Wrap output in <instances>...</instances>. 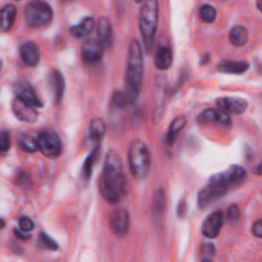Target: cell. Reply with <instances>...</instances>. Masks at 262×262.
<instances>
[{"mask_svg": "<svg viewBox=\"0 0 262 262\" xmlns=\"http://www.w3.org/2000/svg\"><path fill=\"white\" fill-rule=\"evenodd\" d=\"M99 191L109 204H118L127 194V178L119 155L115 151L107 154L104 171L99 182Z\"/></svg>", "mask_w": 262, "mask_h": 262, "instance_id": "cell-1", "label": "cell"}, {"mask_svg": "<svg viewBox=\"0 0 262 262\" xmlns=\"http://www.w3.org/2000/svg\"><path fill=\"white\" fill-rule=\"evenodd\" d=\"M143 79V55L141 43L133 40L128 48L127 73H125V96L128 104L137 101Z\"/></svg>", "mask_w": 262, "mask_h": 262, "instance_id": "cell-2", "label": "cell"}, {"mask_svg": "<svg viewBox=\"0 0 262 262\" xmlns=\"http://www.w3.org/2000/svg\"><path fill=\"white\" fill-rule=\"evenodd\" d=\"M140 32L142 35L143 43L147 49L152 45L159 23V2L158 0H145L138 15Z\"/></svg>", "mask_w": 262, "mask_h": 262, "instance_id": "cell-3", "label": "cell"}, {"mask_svg": "<svg viewBox=\"0 0 262 262\" xmlns=\"http://www.w3.org/2000/svg\"><path fill=\"white\" fill-rule=\"evenodd\" d=\"M128 164L130 173L137 181H143L148 176L151 165V156L147 145L143 141H135L128 150Z\"/></svg>", "mask_w": 262, "mask_h": 262, "instance_id": "cell-4", "label": "cell"}, {"mask_svg": "<svg viewBox=\"0 0 262 262\" xmlns=\"http://www.w3.org/2000/svg\"><path fill=\"white\" fill-rule=\"evenodd\" d=\"M53 9L42 0H32L25 8L26 22L30 27L40 28L50 25L53 20Z\"/></svg>", "mask_w": 262, "mask_h": 262, "instance_id": "cell-5", "label": "cell"}, {"mask_svg": "<svg viewBox=\"0 0 262 262\" xmlns=\"http://www.w3.org/2000/svg\"><path fill=\"white\" fill-rule=\"evenodd\" d=\"M37 148L43 156L49 159H56L61 155V141L53 130H42L37 136Z\"/></svg>", "mask_w": 262, "mask_h": 262, "instance_id": "cell-6", "label": "cell"}, {"mask_svg": "<svg viewBox=\"0 0 262 262\" xmlns=\"http://www.w3.org/2000/svg\"><path fill=\"white\" fill-rule=\"evenodd\" d=\"M246 169L242 168V166H238V165H233L228 169L227 171L224 173H219L216 176L212 177L210 181L212 182H216V183L222 184V186L227 187L228 189L232 188V187L238 186V184L242 183L243 181L246 179Z\"/></svg>", "mask_w": 262, "mask_h": 262, "instance_id": "cell-7", "label": "cell"}, {"mask_svg": "<svg viewBox=\"0 0 262 262\" xmlns=\"http://www.w3.org/2000/svg\"><path fill=\"white\" fill-rule=\"evenodd\" d=\"M229 189L227 187L222 186V184L216 183V182L210 181V183L205 187L204 189H201L199 193V207L200 209H206L210 205L214 204L216 200H219L220 197H223L224 194H227V192Z\"/></svg>", "mask_w": 262, "mask_h": 262, "instance_id": "cell-8", "label": "cell"}, {"mask_svg": "<svg viewBox=\"0 0 262 262\" xmlns=\"http://www.w3.org/2000/svg\"><path fill=\"white\" fill-rule=\"evenodd\" d=\"M109 227L117 237H125L129 232L130 216L125 209H117L109 217Z\"/></svg>", "mask_w": 262, "mask_h": 262, "instance_id": "cell-9", "label": "cell"}, {"mask_svg": "<svg viewBox=\"0 0 262 262\" xmlns=\"http://www.w3.org/2000/svg\"><path fill=\"white\" fill-rule=\"evenodd\" d=\"M104 55V46L99 38H87L82 45V58L87 63H97Z\"/></svg>", "mask_w": 262, "mask_h": 262, "instance_id": "cell-10", "label": "cell"}, {"mask_svg": "<svg viewBox=\"0 0 262 262\" xmlns=\"http://www.w3.org/2000/svg\"><path fill=\"white\" fill-rule=\"evenodd\" d=\"M14 94L17 99H19L20 101L26 102V104L31 105L33 107H41L42 106V102L38 100V97L36 96L35 91L31 87V84H28L27 82H17L14 84Z\"/></svg>", "mask_w": 262, "mask_h": 262, "instance_id": "cell-11", "label": "cell"}, {"mask_svg": "<svg viewBox=\"0 0 262 262\" xmlns=\"http://www.w3.org/2000/svg\"><path fill=\"white\" fill-rule=\"evenodd\" d=\"M12 109L15 117L19 120L26 123H35L38 118V113L36 112V107L20 101L19 99L15 97L12 102Z\"/></svg>", "mask_w": 262, "mask_h": 262, "instance_id": "cell-12", "label": "cell"}, {"mask_svg": "<svg viewBox=\"0 0 262 262\" xmlns=\"http://www.w3.org/2000/svg\"><path fill=\"white\" fill-rule=\"evenodd\" d=\"M224 217H223L222 211H215L205 220L204 227H202V233L207 238H216L219 235L220 230L223 228Z\"/></svg>", "mask_w": 262, "mask_h": 262, "instance_id": "cell-13", "label": "cell"}, {"mask_svg": "<svg viewBox=\"0 0 262 262\" xmlns=\"http://www.w3.org/2000/svg\"><path fill=\"white\" fill-rule=\"evenodd\" d=\"M97 35L104 49L112 48L114 43V31H113L112 22L107 17H101L97 22Z\"/></svg>", "mask_w": 262, "mask_h": 262, "instance_id": "cell-14", "label": "cell"}, {"mask_svg": "<svg viewBox=\"0 0 262 262\" xmlns=\"http://www.w3.org/2000/svg\"><path fill=\"white\" fill-rule=\"evenodd\" d=\"M216 104L219 105L220 109L232 114H242L248 107V102L246 100L237 99V97H222L216 100Z\"/></svg>", "mask_w": 262, "mask_h": 262, "instance_id": "cell-15", "label": "cell"}, {"mask_svg": "<svg viewBox=\"0 0 262 262\" xmlns=\"http://www.w3.org/2000/svg\"><path fill=\"white\" fill-rule=\"evenodd\" d=\"M199 122L200 123H212L216 122L222 125H230L232 124V120H230V115L229 113H227L225 110L219 109H207L205 110L202 114H200L199 117Z\"/></svg>", "mask_w": 262, "mask_h": 262, "instance_id": "cell-16", "label": "cell"}, {"mask_svg": "<svg viewBox=\"0 0 262 262\" xmlns=\"http://www.w3.org/2000/svg\"><path fill=\"white\" fill-rule=\"evenodd\" d=\"M19 55L23 63L28 67L37 66L40 61V51H38L37 45L32 41H27L20 46Z\"/></svg>", "mask_w": 262, "mask_h": 262, "instance_id": "cell-17", "label": "cell"}, {"mask_svg": "<svg viewBox=\"0 0 262 262\" xmlns=\"http://www.w3.org/2000/svg\"><path fill=\"white\" fill-rule=\"evenodd\" d=\"M49 82H50V86L53 89L54 100L58 104V102L61 101L64 91H66V82H64L63 74L59 71H53L50 73V77H49Z\"/></svg>", "mask_w": 262, "mask_h": 262, "instance_id": "cell-18", "label": "cell"}, {"mask_svg": "<svg viewBox=\"0 0 262 262\" xmlns=\"http://www.w3.org/2000/svg\"><path fill=\"white\" fill-rule=\"evenodd\" d=\"M173 64V53L171 49L168 46H160L156 51L155 55V66L160 71H168Z\"/></svg>", "mask_w": 262, "mask_h": 262, "instance_id": "cell-19", "label": "cell"}, {"mask_svg": "<svg viewBox=\"0 0 262 262\" xmlns=\"http://www.w3.org/2000/svg\"><path fill=\"white\" fill-rule=\"evenodd\" d=\"M248 68H250V64L247 61L224 60L222 63H219V66H217V69L222 73L227 74H242L245 72H247Z\"/></svg>", "mask_w": 262, "mask_h": 262, "instance_id": "cell-20", "label": "cell"}, {"mask_svg": "<svg viewBox=\"0 0 262 262\" xmlns=\"http://www.w3.org/2000/svg\"><path fill=\"white\" fill-rule=\"evenodd\" d=\"M17 15V9L14 5H7L0 10V30L9 31Z\"/></svg>", "mask_w": 262, "mask_h": 262, "instance_id": "cell-21", "label": "cell"}, {"mask_svg": "<svg viewBox=\"0 0 262 262\" xmlns=\"http://www.w3.org/2000/svg\"><path fill=\"white\" fill-rule=\"evenodd\" d=\"M95 20L92 17H86L76 26H72L71 27V33L74 36V37H86L91 33L92 28H94Z\"/></svg>", "mask_w": 262, "mask_h": 262, "instance_id": "cell-22", "label": "cell"}, {"mask_svg": "<svg viewBox=\"0 0 262 262\" xmlns=\"http://www.w3.org/2000/svg\"><path fill=\"white\" fill-rule=\"evenodd\" d=\"M99 152H100V147H95L92 150V152L90 154L89 158L86 159L84 161L83 166H82V171H81V181L82 183H87L90 181L92 176V169H94L95 163H96L97 158H99Z\"/></svg>", "mask_w": 262, "mask_h": 262, "instance_id": "cell-23", "label": "cell"}, {"mask_svg": "<svg viewBox=\"0 0 262 262\" xmlns=\"http://www.w3.org/2000/svg\"><path fill=\"white\" fill-rule=\"evenodd\" d=\"M230 42L232 45L237 46V48H242L247 43L248 41V31L245 26H235L230 31Z\"/></svg>", "mask_w": 262, "mask_h": 262, "instance_id": "cell-24", "label": "cell"}, {"mask_svg": "<svg viewBox=\"0 0 262 262\" xmlns=\"http://www.w3.org/2000/svg\"><path fill=\"white\" fill-rule=\"evenodd\" d=\"M106 133V124L102 119H99V118H95V119L91 120L89 125V137L90 140L92 141H99L101 140L102 137Z\"/></svg>", "mask_w": 262, "mask_h": 262, "instance_id": "cell-25", "label": "cell"}, {"mask_svg": "<svg viewBox=\"0 0 262 262\" xmlns=\"http://www.w3.org/2000/svg\"><path fill=\"white\" fill-rule=\"evenodd\" d=\"M186 124H187V119H186V117H184V115L177 117L176 119L171 122L170 127H169L168 137H166V140H168V143H173L174 142L177 135H178V133L181 132V130L183 129L184 127H186Z\"/></svg>", "mask_w": 262, "mask_h": 262, "instance_id": "cell-26", "label": "cell"}, {"mask_svg": "<svg viewBox=\"0 0 262 262\" xmlns=\"http://www.w3.org/2000/svg\"><path fill=\"white\" fill-rule=\"evenodd\" d=\"M19 143L20 147L23 148V151L26 152H35L37 150V138L33 137L32 135H22L19 137Z\"/></svg>", "mask_w": 262, "mask_h": 262, "instance_id": "cell-27", "label": "cell"}, {"mask_svg": "<svg viewBox=\"0 0 262 262\" xmlns=\"http://www.w3.org/2000/svg\"><path fill=\"white\" fill-rule=\"evenodd\" d=\"M200 17L205 23H212L216 18V9L210 4L202 5L201 9H200Z\"/></svg>", "mask_w": 262, "mask_h": 262, "instance_id": "cell-28", "label": "cell"}, {"mask_svg": "<svg viewBox=\"0 0 262 262\" xmlns=\"http://www.w3.org/2000/svg\"><path fill=\"white\" fill-rule=\"evenodd\" d=\"M166 206V199L164 191H158L154 199V214L155 215H163L165 211Z\"/></svg>", "mask_w": 262, "mask_h": 262, "instance_id": "cell-29", "label": "cell"}, {"mask_svg": "<svg viewBox=\"0 0 262 262\" xmlns=\"http://www.w3.org/2000/svg\"><path fill=\"white\" fill-rule=\"evenodd\" d=\"M38 246L41 248H45V250H50V251H56L58 250V245L54 239H51L48 234L45 233H41L40 238H38Z\"/></svg>", "mask_w": 262, "mask_h": 262, "instance_id": "cell-30", "label": "cell"}, {"mask_svg": "<svg viewBox=\"0 0 262 262\" xmlns=\"http://www.w3.org/2000/svg\"><path fill=\"white\" fill-rule=\"evenodd\" d=\"M10 135L7 132V130H2L0 132V156L5 155L8 151L10 150Z\"/></svg>", "mask_w": 262, "mask_h": 262, "instance_id": "cell-31", "label": "cell"}, {"mask_svg": "<svg viewBox=\"0 0 262 262\" xmlns=\"http://www.w3.org/2000/svg\"><path fill=\"white\" fill-rule=\"evenodd\" d=\"M18 225H19V229L26 233H31L35 228V224L28 216H20L19 220H18Z\"/></svg>", "mask_w": 262, "mask_h": 262, "instance_id": "cell-32", "label": "cell"}, {"mask_svg": "<svg viewBox=\"0 0 262 262\" xmlns=\"http://www.w3.org/2000/svg\"><path fill=\"white\" fill-rule=\"evenodd\" d=\"M127 104H128V100L124 92H117V94L114 95V97H113V105H114V106L122 107Z\"/></svg>", "mask_w": 262, "mask_h": 262, "instance_id": "cell-33", "label": "cell"}, {"mask_svg": "<svg viewBox=\"0 0 262 262\" xmlns=\"http://www.w3.org/2000/svg\"><path fill=\"white\" fill-rule=\"evenodd\" d=\"M228 217H229L230 222H237L238 217H239V209H238L237 205H232L228 210Z\"/></svg>", "mask_w": 262, "mask_h": 262, "instance_id": "cell-34", "label": "cell"}, {"mask_svg": "<svg viewBox=\"0 0 262 262\" xmlns=\"http://www.w3.org/2000/svg\"><path fill=\"white\" fill-rule=\"evenodd\" d=\"M252 233L255 237L261 238L262 239V219L256 220L252 225Z\"/></svg>", "mask_w": 262, "mask_h": 262, "instance_id": "cell-35", "label": "cell"}, {"mask_svg": "<svg viewBox=\"0 0 262 262\" xmlns=\"http://www.w3.org/2000/svg\"><path fill=\"white\" fill-rule=\"evenodd\" d=\"M14 234H15V237L19 238V239H22V241H27L31 238L30 233H26L20 229H14Z\"/></svg>", "mask_w": 262, "mask_h": 262, "instance_id": "cell-36", "label": "cell"}, {"mask_svg": "<svg viewBox=\"0 0 262 262\" xmlns=\"http://www.w3.org/2000/svg\"><path fill=\"white\" fill-rule=\"evenodd\" d=\"M186 212H187V204L184 201H181V204H179V209H178L179 217L186 216Z\"/></svg>", "mask_w": 262, "mask_h": 262, "instance_id": "cell-37", "label": "cell"}, {"mask_svg": "<svg viewBox=\"0 0 262 262\" xmlns=\"http://www.w3.org/2000/svg\"><path fill=\"white\" fill-rule=\"evenodd\" d=\"M202 251H204L205 255L211 256V255H214L215 248H214V246H211V245H205L204 248H202Z\"/></svg>", "mask_w": 262, "mask_h": 262, "instance_id": "cell-38", "label": "cell"}, {"mask_svg": "<svg viewBox=\"0 0 262 262\" xmlns=\"http://www.w3.org/2000/svg\"><path fill=\"white\" fill-rule=\"evenodd\" d=\"M255 174H257V176H262V163L255 169Z\"/></svg>", "mask_w": 262, "mask_h": 262, "instance_id": "cell-39", "label": "cell"}, {"mask_svg": "<svg viewBox=\"0 0 262 262\" xmlns=\"http://www.w3.org/2000/svg\"><path fill=\"white\" fill-rule=\"evenodd\" d=\"M256 4H257L258 10H260V12H262V0H257V2H256Z\"/></svg>", "mask_w": 262, "mask_h": 262, "instance_id": "cell-40", "label": "cell"}, {"mask_svg": "<svg viewBox=\"0 0 262 262\" xmlns=\"http://www.w3.org/2000/svg\"><path fill=\"white\" fill-rule=\"evenodd\" d=\"M4 227H5V222L3 219H0V229H3Z\"/></svg>", "mask_w": 262, "mask_h": 262, "instance_id": "cell-41", "label": "cell"}, {"mask_svg": "<svg viewBox=\"0 0 262 262\" xmlns=\"http://www.w3.org/2000/svg\"><path fill=\"white\" fill-rule=\"evenodd\" d=\"M202 262H212L210 258H205V260H202Z\"/></svg>", "mask_w": 262, "mask_h": 262, "instance_id": "cell-42", "label": "cell"}, {"mask_svg": "<svg viewBox=\"0 0 262 262\" xmlns=\"http://www.w3.org/2000/svg\"><path fill=\"white\" fill-rule=\"evenodd\" d=\"M136 3H141V2H143V0H135Z\"/></svg>", "mask_w": 262, "mask_h": 262, "instance_id": "cell-43", "label": "cell"}, {"mask_svg": "<svg viewBox=\"0 0 262 262\" xmlns=\"http://www.w3.org/2000/svg\"><path fill=\"white\" fill-rule=\"evenodd\" d=\"M2 67H3V63H2V60H0V69H2Z\"/></svg>", "mask_w": 262, "mask_h": 262, "instance_id": "cell-44", "label": "cell"}]
</instances>
